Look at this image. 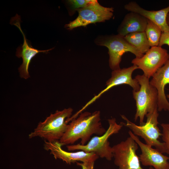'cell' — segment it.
I'll return each mask as SVG.
<instances>
[{
    "mask_svg": "<svg viewBox=\"0 0 169 169\" xmlns=\"http://www.w3.org/2000/svg\"><path fill=\"white\" fill-rule=\"evenodd\" d=\"M135 78L140 88L138 90L132 92L136 106L134 120L136 121L139 119L140 125H142L146 115L157 108L158 92L156 89L150 84L149 78L144 74L137 75Z\"/></svg>",
    "mask_w": 169,
    "mask_h": 169,
    "instance_id": "obj_3",
    "label": "cell"
},
{
    "mask_svg": "<svg viewBox=\"0 0 169 169\" xmlns=\"http://www.w3.org/2000/svg\"><path fill=\"white\" fill-rule=\"evenodd\" d=\"M138 146L130 136L112 147L114 162L119 169H143L136 153Z\"/></svg>",
    "mask_w": 169,
    "mask_h": 169,
    "instance_id": "obj_8",
    "label": "cell"
},
{
    "mask_svg": "<svg viewBox=\"0 0 169 169\" xmlns=\"http://www.w3.org/2000/svg\"><path fill=\"white\" fill-rule=\"evenodd\" d=\"M76 162L77 165L81 166L82 169H94V161Z\"/></svg>",
    "mask_w": 169,
    "mask_h": 169,
    "instance_id": "obj_22",
    "label": "cell"
},
{
    "mask_svg": "<svg viewBox=\"0 0 169 169\" xmlns=\"http://www.w3.org/2000/svg\"><path fill=\"white\" fill-rule=\"evenodd\" d=\"M149 169H154L153 167H152V166H150V167L149 168Z\"/></svg>",
    "mask_w": 169,
    "mask_h": 169,
    "instance_id": "obj_25",
    "label": "cell"
},
{
    "mask_svg": "<svg viewBox=\"0 0 169 169\" xmlns=\"http://www.w3.org/2000/svg\"><path fill=\"white\" fill-rule=\"evenodd\" d=\"M92 1V0H67L66 3L69 15L70 16L73 15L78 9L85 7Z\"/></svg>",
    "mask_w": 169,
    "mask_h": 169,
    "instance_id": "obj_19",
    "label": "cell"
},
{
    "mask_svg": "<svg viewBox=\"0 0 169 169\" xmlns=\"http://www.w3.org/2000/svg\"><path fill=\"white\" fill-rule=\"evenodd\" d=\"M162 128V139L166 153L169 154V123L161 124Z\"/></svg>",
    "mask_w": 169,
    "mask_h": 169,
    "instance_id": "obj_20",
    "label": "cell"
},
{
    "mask_svg": "<svg viewBox=\"0 0 169 169\" xmlns=\"http://www.w3.org/2000/svg\"><path fill=\"white\" fill-rule=\"evenodd\" d=\"M128 134L141 149V153L139 157L143 166H153L154 169H169V157L164 155L156 148L142 142L131 130Z\"/></svg>",
    "mask_w": 169,
    "mask_h": 169,
    "instance_id": "obj_12",
    "label": "cell"
},
{
    "mask_svg": "<svg viewBox=\"0 0 169 169\" xmlns=\"http://www.w3.org/2000/svg\"><path fill=\"white\" fill-rule=\"evenodd\" d=\"M148 19L138 13L130 12L126 14L118 26V34L125 37L132 33L144 32Z\"/></svg>",
    "mask_w": 169,
    "mask_h": 169,
    "instance_id": "obj_16",
    "label": "cell"
},
{
    "mask_svg": "<svg viewBox=\"0 0 169 169\" xmlns=\"http://www.w3.org/2000/svg\"><path fill=\"white\" fill-rule=\"evenodd\" d=\"M165 44L169 46V32L162 33L158 46L161 47Z\"/></svg>",
    "mask_w": 169,
    "mask_h": 169,
    "instance_id": "obj_21",
    "label": "cell"
},
{
    "mask_svg": "<svg viewBox=\"0 0 169 169\" xmlns=\"http://www.w3.org/2000/svg\"><path fill=\"white\" fill-rule=\"evenodd\" d=\"M63 146V144L59 141L50 142L45 140L44 148L46 150L50 151V154L55 159H61L69 164L77 161L82 162H95L99 157L93 152H86L82 151L76 152L66 151L62 149Z\"/></svg>",
    "mask_w": 169,
    "mask_h": 169,
    "instance_id": "obj_13",
    "label": "cell"
},
{
    "mask_svg": "<svg viewBox=\"0 0 169 169\" xmlns=\"http://www.w3.org/2000/svg\"><path fill=\"white\" fill-rule=\"evenodd\" d=\"M145 32L151 47L158 46L162 33L159 27L148 20Z\"/></svg>",
    "mask_w": 169,
    "mask_h": 169,
    "instance_id": "obj_18",
    "label": "cell"
},
{
    "mask_svg": "<svg viewBox=\"0 0 169 169\" xmlns=\"http://www.w3.org/2000/svg\"><path fill=\"white\" fill-rule=\"evenodd\" d=\"M150 83L157 91L158 111H169V102L165 91L166 86L169 84V59L154 74Z\"/></svg>",
    "mask_w": 169,
    "mask_h": 169,
    "instance_id": "obj_14",
    "label": "cell"
},
{
    "mask_svg": "<svg viewBox=\"0 0 169 169\" xmlns=\"http://www.w3.org/2000/svg\"><path fill=\"white\" fill-rule=\"evenodd\" d=\"M124 38L129 44L143 55L151 47L145 32L130 33L125 36Z\"/></svg>",
    "mask_w": 169,
    "mask_h": 169,
    "instance_id": "obj_17",
    "label": "cell"
},
{
    "mask_svg": "<svg viewBox=\"0 0 169 169\" xmlns=\"http://www.w3.org/2000/svg\"><path fill=\"white\" fill-rule=\"evenodd\" d=\"M166 22L168 26L169 27V13H168L167 18H166Z\"/></svg>",
    "mask_w": 169,
    "mask_h": 169,
    "instance_id": "obj_23",
    "label": "cell"
},
{
    "mask_svg": "<svg viewBox=\"0 0 169 169\" xmlns=\"http://www.w3.org/2000/svg\"><path fill=\"white\" fill-rule=\"evenodd\" d=\"M166 97H167V98H168V99L169 100V94L166 95Z\"/></svg>",
    "mask_w": 169,
    "mask_h": 169,
    "instance_id": "obj_24",
    "label": "cell"
},
{
    "mask_svg": "<svg viewBox=\"0 0 169 169\" xmlns=\"http://www.w3.org/2000/svg\"><path fill=\"white\" fill-rule=\"evenodd\" d=\"M158 111L156 108L152 112L147 114L146 116V122L140 125H136L125 115H121V118L126 123L122 122L121 124L129 128L134 135L142 138L146 144L155 147L162 153H166L163 143L159 140L160 137L162 136V133L158 126Z\"/></svg>",
    "mask_w": 169,
    "mask_h": 169,
    "instance_id": "obj_4",
    "label": "cell"
},
{
    "mask_svg": "<svg viewBox=\"0 0 169 169\" xmlns=\"http://www.w3.org/2000/svg\"><path fill=\"white\" fill-rule=\"evenodd\" d=\"M21 18L17 14L13 17L10 22L12 24L16 26L20 30L23 38V43L21 46L18 47L16 52V56L23 59L22 64L18 68V71L21 78L27 79L30 77L28 68L32 59L39 53H46L52 50L54 48L46 50H40L33 48L29 43L26 36L21 29L20 26Z\"/></svg>",
    "mask_w": 169,
    "mask_h": 169,
    "instance_id": "obj_11",
    "label": "cell"
},
{
    "mask_svg": "<svg viewBox=\"0 0 169 169\" xmlns=\"http://www.w3.org/2000/svg\"><path fill=\"white\" fill-rule=\"evenodd\" d=\"M138 69L137 66L133 65L127 68H120L113 70L111 77L106 82V87L97 95L95 96L80 110L77 111V114H79L82 113L88 106L99 98L103 94L114 86L121 84H127L131 87L133 90H138L140 88V85L137 80L135 78L133 79L132 76L133 72Z\"/></svg>",
    "mask_w": 169,
    "mask_h": 169,
    "instance_id": "obj_10",
    "label": "cell"
},
{
    "mask_svg": "<svg viewBox=\"0 0 169 169\" xmlns=\"http://www.w3.org/2000/svg\"><path fill=\"white\" fill-rule=\"evenodd\" d=\"M169 59V53L159 46L151 47L142 57L135 58L131 61L133 65L141 69L146 77L150 79Z\"/></svg>",
    "mask_w": 169,
    "mask_h": 169,
    "instance_id": "obj_9",
    "label": "cell"
},
{
    "mask_svg": "<svg viewBox=\"0 0 169 169\" xmlns=\"http://www.w3.org/2000/svg\"><path fill=\"white\" fill-rule=\"evenodd\" d=\"M94 42L97 45L108 48L109 65L112 70L120 69L122 56L126 52L133 54L136 58H140L143 55L129 44L124 37L118 34L100 35L97 37Z\"/></svg>",
    "mask_w": 169,
    "mask_h": 169,
    "instance_id": "obj_6",
    "label": "cell"
},
{
    "mask_svg": "<svg viewBox=\"0 0 169 169\" xmlns=\"http://www.w3.org/2000/svg\"><path fill=\"white\" fill-rule=\"evenodd\" d=\"M70 122L59 141L64 145L73 144L79 140L81 145H85L92 135L101 136L106 131L102 125L100 111L82 112Z\"/></svg>",
    "mask_w": 169,
    "mask_h": 169,
    "instance_id": "obj_1",
    "label": "cell"
},
{
    "mask_svg": "<svg viewBox=\"0 0 169 169\" xmlns=\"http://www.w3.org/2000/svg\"><path fill=\"white\" fill-rule=\"evenodd\" d=\"M73 111L71 108L56 110L44 121L39 122L29 134V138L39 136L50 142L59 141L68 126L66 120L71 116Z\"/></svg>",
    "mask_w": 169,
    "mask_h": 169,
    "instance_id": "obj_2",
    "label": "cell"
},
{
    "mask_svg": "<svg viewBox=\"0 0 169 169\" xmlns=\"http://www.w3.org/2000/svg\"><path fill=\"white\" fill-rule=\"evenodd\" d=\"M78 15L74 20L66 24L64 27L71 30L79 27L110 19L113 15L114 8L101 6L97 0H92L85 7L78 9Z\"/></svg>",
    "mask_w": 169,
    "mask_h": 169,
    "instance_id": "obj_7",
    "label": "cell"
},
{
    "mask_svg": "<svg viewBox=\"0 0 169 169\" xmlns=\"http://www.w3.org/2000/svg\"><path fill=\"white\" fill-rule=\"evenodd\" d=\"M109 126L105 132L100 136L92 137L86 144L84 145L80 143L68 145L66 147L69 151L81 150L86 152H93L99 157L105 158L108 161L113 158L112 147L110 146L108 139L113 134L118 133L123 125L118 124L115 118L108 120Z\"/></svg>",
    "mask_w": 169,
    "mask_h": 169,
    "instance_id": "obj_5",
    "label": "cell"
},
{
    "mask_svg": "<svg viewBox=\"0 0 169 169\" xmlns=\"http://www.w3.org/2000/svg\"><path fill=\"white\" fill-rule=\"evenodd\" d=\"M124 8L130 12L138 13L152 22L159 27L162 33L169 32V27L166 22L169 6L160 10L150 11L141 8L136 2L131 1L126 4Z\"/></svg>",
    "mask_w": 169,
    "mask_h": 169,
    "instance_id": "obj_15",
    "label": "cell"
}]
</instances>
